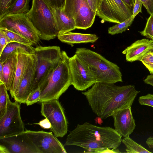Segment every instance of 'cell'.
<instances>
[{
  "instance_id": "cell-1",
  "label": "cell",
  "mask_w": 153,
  "mask_h": 153,
  "mask_svg": "<svg viewBox=\"0 0 153 153\" xmlns=\"http://www.w3.org/2000/svg\"><path fill=\"white\" fill-rule=\"evenodd\" d=\"M140 92L134 85L120 86L114 83L97 82L82 94L93 112L103 119L123 108L131 107Z\"/></svg>"
},
{
  "instance_id": "cell-2",
  "label": "cell",
  "mask_w": 153,
  "mask_h": 153,
  "mask_svg": "<svg viewBox=\"0 0 153 153\" xmlns=\"http://www.w3.org/2000/svg\"><path fill=\"white\" fill-rule=\"evenodd\" d=\"M122 137L111 127H100L85 122L78 124L70 132L64 146H78L88 152L95 153L107 148H117L121 144Z\"/></svg>"
},
{
  "instance_id": "cell-3",
  "label": "cell",
  "mask_w": 153,
  "mask_h": 153,
  "mask_svg": "<svg viewBox=\"0 0 153 153\" xmlns=\"http://www.w3.org/2000/svg\"><path fill=\"white\" fill-rule=\"evenodd\" d=\"M75 54L95 79L96 83L123 82L120 67L101 54L85 48L76 49Z\"/></svg>"
},
{
  "instance_id": "cell-4",
  "label": "cell",
  "mask_w": 153,
  "mask_h": 153,
  "mask_svg": "<svg viewBox=\"0 0 153 153\" xmlns=\"http://www.w3.org/2000/svg\"><path fill=\"white\" fill-rule=\"evenodd\" d=\"M25 14L40 39L48 41L57 37L54 8L45 0H32L31 7Z\"/></svg>"
},
{
  "instance_id": "cell-5",
  "label": "cell",
  "mask_w": 153,
  "mask_h": 153,
  "mask_svg": "<svg viewBox=\"0 0 153 153\" xmlns=\"http://www.w3.org/2000/svg\"><path fill=\"white\" fill-rule=\"evenodd\" d=\"M37 64L35 79L30 93L40 87L42 91L47 85L53 72L62 59L59 46H39L34 48Z\"/></svg>"
},
{
  "instance_id": "cell-6",
  "label": "cell",
  "mask_w": 153,
  "mask_h": 153,
  "mask_svg": "<svg viewBox=\"0 0 153 153\" xmlns=\"http://www.w3.org/2000/svg\"><path fill=\"white\" fill-rule=\"evenodd\" d=\"M62 59L53 72L47 85L42 91L39 102L58 100L71 85L69 57L65 51H62Z\"/></svg>"
},
{
  "instance_id": "cell-7",
  "label": "cell",
  "mask_w": 153,
  "mask_h": 153,
  "mask_svg": "<svg viewBox=\"0 0 153 153\" xmlns=\"http://www.w3.org/2000/svg\"><path fill=\"white\" fill-rule=\"evenodd\" d=\"M63 10L74 19L76 29L86 30L90 27L96 15L86 0H66Z\"/></svg>"
},
{
  "instance_id": "cell-8",
  "label": "cell",
  "mask_w": 153,
  "mask_h": 153,
  "mask_svg": "<svg viewBox=\"0 0 153 153\" xmlns=\"http://www.w3.org/2000/svg\"><path fill=\"white\" fill-rule=\"evenodd\" d=\"M20 105L16 101L11 102L9 98L6 111L0 118V139L25 131V125L20 115Z\"/></svg>"
},
{
  "instance_id": "cell-9",
  "label": "cell",
  "mask_w": 153,
  "mask_h": 153,
  "mask_svg": "<svg viewBox=\"0 0 153 153\" xmlns=\"http://www.w3.org/2000/svg\"><path fill=\"white\" fill-rule=\"evenodd\" d=\"M42 115L47 118L51 125V128L57 137H63L68 131V122L64 109L58 100L41 103Z\"/></svg>"
},
{
  "instance_id": "cell-10",
  "label": "cell",
  "mask_w": 153,
  "mask_h": 153,
  "mask_svg": "<svg viewBox=\"0 0 153 153\" xmlns=\"http://www.w3.org/2000/svg\"><path fill=\"white\" fill-rule=\"evenodd\" d=\"M25 13L4 16L0 19V28L5 29L19 34L31 41L34 45L37 44L39 43L40 39Z\"/></svg>"
},
{
  "instance_id": "cell-11",
  "label": "cell",
  "mask_w": 153,
  "mask_h": 153,
  "mask_svg": "<svg viewBox=\"0 0 153 153\" xmlns=\"http://www.w3.org/2000/svg\"><path fill=\"white\" fill-rule=\"evenodd\" d=\"M133 10L123 0H102L96 15L104 22L120 23L131 17Z\"/></svg>"
},
{
  "instance_id": "cell-12",
  "label": "cell",
  "mask_w": 153,
  "mask_h": 153,
  "mask_svg": "<svg viewBox=\"0 0 153 153\" xmlns=\"http://www.w3.org/2000/svg\"><path fill=\"white\" fill-rule=\"evenodd\" d=\"M40 153H66L64 146L52 132L24 131Z\"/></svg>"
},
{
  "instance_id": "cell-13",
  "label": "cell",
  "mask_w": 153,
  "mask_h": 153,
  "mask_svg": "<svg viewBox=\"0 0 153 153\" xmlns=\"http://www.w3.org/2000/svg\"><path fill=\"white\" fill-rule=\"evenodd\" d=\"M71 85L76 89L84 91L96 83L95 80L75 54L69 59Z\"/></svg>"
},
{
  "instance_id": "cell-14",
  "label": "cell",
  "mask_w": 153,
  "mask_h": 153,
  "mask_svg": "<svg viewBox=\"0 0 153 153\" xmlns=\"http://www.w3.org/2000/svg\"><path fill=\"white\" fill-rule=\"evenodd\" d=\"M10 153H40L24 131L19 134L0 139Z\"/></svg>"
},
{
  "instance_id": "cell-15",
  "label": "cell",
  "mask_w": 153,
  "mask_h": 153,
  "mask_svg": "<svg viewBox=\"0 0 153 153\" xmlns=\"http://www.w3.org/2000/svg\"><path fill=\"white\" fill-rule=\"evenodd\" d=\"M37 64L36 56L33 54L26 72L14 93L13 98L15 101L26 103L35 78Z\"/></svg>"
},
{
  "instance_id": "cell-16",
  "label": "cell",
  "mask_w": 153,
  "mask_h": 153,
  "mask_svg": "<svg viewBox=\"0 0 153 153\" xmlns=\"http://www.w3.org/2000/svg\"><path fill=\"white\" fill-rule=\"evenodd\" d=\"M111 116L114 119L115 130L124 137H129L136 126L131 107L128 106L120 109Z\"/></svg>"
},
{
  "instance_id": "cell-17",
  "label": "cell",
  "mask_w": 153,
  "mask_h": 153,
  "mask_svg": "<svg viewBox=\"0 0 153 153\" xmlns=\"http://www.w3.org/2000/svg\"><path fill=\"white\" fill-rule=\"evenodd\" d=\"M153 51V40L146 39L137 40L127 47L122 52L126 55L127 62L141 61L150 51Z\"/></svg>"
},
{
  "instance_id": "cell-18",
  "label": "cell",
  "mask_w": 153,
  "mask_h": 153,
  "mask_svg": "<svg viewBox=\"0 0 153 153\" xmlns=\"http://www.w3.org/2000/svg\"><path fill=\"white\" fill-rule=\"evenodd\" d=\"M17 54V64L14 79L9 91L11 97L23 78L29 65L33 54L29 53L22 48L18 49Z\"/></svg>"
},
{
  "instance_id": "cell-19",
  "label": "cell",
  "mask_w": 153,
  "mask_h": 153,
  "mask_svg": "<svg viewBox=\"0 0 153 153\" xmlns=\"http://www.w3.org/2000/svg\"><path fill=\"white\" fill-rule=\"evenodd\" d=\"M57 37L61 42L70 45L72 47L75 44L94 43L99 39L97 35L95 34L74 33L71 31L58 35Z\"/></svg>"
},
{
  "instance_id": "cell-20",
  "label": "cell",
  "mask_w": 153,
  "mask_h": 153,
  "mask_svg": "<svg viewBox=\"0 0 153 153\" xmlns=\"http://www.w3.org/2000/svg\"><path fill=\"white\" fill-rule=\"evenodd\" d=\"M3 65V83L9 91L13 82L17 64V54L15 53L2 62Z\"/></svg>"
},
{
  "instance_id": "cell-21",
  "label": "cell",
  "mask_w": 153,
  "mask_h": 153,
  "mask_svg": "<svg viewBox=\"0 0 153 153\" xmlns=\"http://www.w3.org/2000/svg\"><path fill=\"white\" fill-rule=\"evenodd\" d=\"M58 35L71 31L76 29L74 19L68 16L63 9H54Z\"/></svg>"
},
{
  "instance_id": "cell-22",
  "label": "cell",
  "mask_w": 153,
  "mask_h": 153,
  "mask_svg": "<svg viewBox=\"0 0 153 153\" xmlns=\"http://www.w3.org/2000/svg\"><path fill=\"white\" fill-rule=\"evenodd\" d=\"M34 48L20 43L11 42L8 44L0 55V62H3L13 54L16 53L19 48L23 49L31 54H34Z\"/></svg>"
},
{
  "instance_id": "cell-23",
  "label": "cell",
  "mask_w": 153,
  "mask_h": 153,
  "mask_svg": "<svg viewBox=\"0 0 153 153\" xmlns=\"http://www.w3.org/2000/svg\"><path fill=\"white\" fill-rule=\"evenodd\" d=\"M121 142L126 147V152L128 153H151L141 145L137 143L129 137H124Z\"/></svg>"
},
{
  "instance_id": "cell-24",
  "label": "cell",
  "mask_w": 153,
  "mask_h": 153,
  "mask_svg": "<svg viewBox=\"0 0 153 153\" xmlns=\"http://www.w3.org/2000/svg\"><path fill=\"white\" fill-rule=\"evenodd\" d=\"M29 1L30 0H16L9 8L4 16L10 14L23 13L28 12L29 10Z\"/></svg>"
},
{
  "instance_id": "cell-25",
  "label": "cell",
  "mask_w": 153,
  "mask_h": 153,
  "mask_svg": "<svg viewBox=\"0 0 153 153\" xmlns=\"http://www.w3.org/2000/svg\"><path fill=\"white\" fill-rule=\"evenodd\" d=\"M134 18L132 16L123 22L109 27L108 30V33L111 35H114L125 31L131 25Z\"/></svg>"
},
{
  "instance_id": "cell-26",
  "label": "cell",
  "mask_w": 153,
  "mask_h": 153,
  "mask_svg": "<svg viewBox=\"0 0 153 153\" xmlns=\"http://www.w3.org/2000/svg\"><path fill=\"white\" fill-rule=\"evenodd\" d=\"M0 30L6 34L11 42H17L30 46L34 45L31 41L19 34L4 28H0Z\"/></svg>"
},
{
  "instance_id": "cell-27",
  "label": "cell",
  "mask_w": 153,
  "mask_h": 153,
  "mask_svg": "<svg viewBox=\"0 0 153 153\" xmlns=\"http://www.w3.org/2000/svg\"><path fill=\"white\" fill-rule=\"evenodd\" d=\"M4 84L0 82V118L5 113L7 107L9 96Z\"/></svg>"
},
{
  "instance_id": "cell-28",
  "label": "cell",
  "mask_w": 153,
  "mask_h": 153,
  "mask_svg": "<svg viewBox=\"0 0 153 153\" xmlns=\"http://www.w3.org/2000/svg\"><path fill=\"white\" fill-rule=\"evenodd\" d=\"M140 34L153 40V15H150L147 20L144 29L139 31Z\"/></svg>"
},
{
  "instance_id": "cell-29",
  "label": "cell",
  "mask_w": 153,
  "mask_h": 153,
  "mask_svg": "<svg viewBox=\"0 0 153 153\" xmlns=\"http://www.w3.org/2000/svg\"><path fill=\"white\" fill-rule=\"evenodd\" d=\"M140 61L148 69L151 74H153V51H150L145 55Z\"/></svg>"
},
{
  "instance_id": "cell-30",
  "label": "cell",
  "mask_w": 153,
  "mask_h": 153,
  "mask_svg": "<svg viewBox=\"0 0 153 153\" xmlns=\"http://www.w3.org/2000/svg\"><path fill=\"white\" fill-rule=\"evenodd\" d=\"M42 91L40 87L32 91L28 96L26 104L27 105H30L39 102Z\"/></svg>"
},
{
  "instance_id": "cell-31",
  "label": "cell",
  "mask_w": 153,
  "mask_h": 153,
  "mask_svg": "<svg viewBox=\"0 0 153 153\" xmlns=\"http://www.w3.org/2000/svg\"><path fill=\"white\" fill-rule=\"evenodd\" d=\"M16 0H0V19L4 16Z\"/></svg>"
},
{
  "instance_id": "cell-32",
  "label": "cell",
  "mask_w": 153,
  "mask_h": 153,
  "mask_svg": "<svg viewBox=\"0 0 153 153\" xmlns=\"http://www.w3.org/2000/svg\"><path fill=\"white\" fill-rule=\"evenodd\" d=\"M138 102L141 105H146L153 108V94L149 93L140 97Z\"/></svg>"
},
{
  "instance_id": "cell-33",
  "label": "cell",
  "mask_w": 153,
  "mask_h": 153,
  "mask_svg": "<svg viewBox=\"0 0 153 153\" xmlns=\"http://www.w3.org/2000/svg\"><path fill=\"white\" fill-rule=\"evenodd\" d=\"M11 42L6 34L0 30V55L6 45Z\"/></svg>"
},
{
  "instance_id": "cell-34",
  "label": "cell",
  "mask_w": 153,
  "mask_h": 153,
  "mask_svg": "<svg viewBox=\"0 0 153 153\" xmlns=\"http://www.w3.org/2000/svg\"><path fill=\"white\" fill-rule=\"evenodd\" d=\"M54 9H63L66 0H45Z\"/></svg>"
},
{
  "instance_id": "cell-35",
  "label": "cell",
  "mask_w": 153,
  "mask_h": 153,
  "mask_svg": "<svg viewBox=\"0 0 153 153\" xmlns=\"http://www.w3.org/2000/svg\"><path fill=\"white\" fill-rule=\"evenodd\" d=\"M142 4L140 0H135L133 9V17L135 18L139 13L142 12Z\"/></svg>"
},
{
  "instance_id": "cell-36",
  "label": "cell",
  "mask_w": 153,
  "mask_h": 153,
  "mask_svg": "<svg viewBox=\"0 0 153 153\" xmlns=\"http://www.w3.org/2000/svg\"><path fill=\"white\" fill-rule=\"evenodd\" d=\"M150 15H153V0H140Z\"/></svg>"
},
{
  "instance_id": "cell-37",
  "label": "cell",
  "mask_w": 153,
  "mask_h": 153,
  "mask_svg": "<svg viewBox=\"0 0 153 153\" xmlns=\"http://www.w3.org/2000/svg\"><path fill=\"white\" fill-rule=\"evenodd\" d=\"M86 0L91 9L96 12L102 1V0Z\"/></svg>"
},
{
  "instance_id": "cell-38",
  "label": "cell",
  "mask_w": 153,
  "mask_h": 153,
  "mask_svg": "<svg viewBox=\"0 0 153 153\" xmlns=\"http://www.w3.org/2000/svg\"><path fill=\"white\" fill-rule=\"evenodd\" d=\"M34 124L38 125L41 127L45 129L51 128V125L48 120L46 118L40 121L38 123H35Z\"/></svg>"
},
{
  "instance_id": "cell-39",
  "label": "cell",
  "mask_w": 153,
  "mask_h": 153,
  "mask_svg": "<svg viewBox=\"0 0 153 153\" xmlns=\"http://www.w3.org/2000/svg\"><path fill=\"white\" fill-rule=\"evenodd\" d=\"M117 148L110 149L108 148H106L104 149H101L97 151L95 153H120Z\"/></svg>"
},
{
  "instance_id": "cell-40",
  "label": "cell",
  "mask_w": 153,
  "mask_h": 153,
  "mask_svg": "<svg viewBox=\"0 0 153 153\" xmlns=\"http://www.w3.org/2000/svg\"><path fill=\"white\" fill-rule=\"evenodd\" d=\"M143 81L145 84L151 85L153 87V74L148 75L144 79Z\"/></svg>"
},
{
  "instance_id": "cell-41",
  "label": "cell",
  "mask_w": 153,
  "mask_h": 153,
  "mask_svg": "<svg viewBox=\"0 0 153 153\" xmlns=\"http://www.w3.org/2000/svg\"><path fill=\"white\" fill-rule=\"evenodd\" d=\"M146 143L150 148L153 149V136L149 137L147 139Z\"/></svg>"
},
{
  "instance_id": "cell-42",
  "label": "cell",
  "mask_w": 153,
  "mask_h": 153,
  "mask_svg": "<svg viewBox=\"0 0 153 153\" xmlns=\"http://www.w3.org/2000/svg\"><path fill=\"white\" fill-rule=\"evenodd\" d=\"M3 68V63L1 62H0V82H2L3 83L4 78Z\"/></svg>"
},
{
  "instance_id": "cell-43",
  "label": "cell",
  "mask_w": 153,
  "mask_h": 153,
  "mask_svg": "<svg viewBox=\"0 0 153 153\" xmlns=\"http://www.w3.org/2000/svg\"><path fill=\"white\" fill-rule=\"evenodd\" d=\"M126 3L132 10L135 0H123Z\"/></svg>"
},
{
  "instance_id": "cell-44",
  "label": "cell",
  "mask_w": 153,
  "mask_h": 153,
  "mask_svg": "<svg viewBox=\"0 0 153 153\" xmlns=\"http://www.w3.org/2000/svg\"><path fill=\"white\" fill-rule=\"evenodd\" d=\"M0 153H10V152L6 147L0 144Z\"/></svg>"
}]
</instances>
